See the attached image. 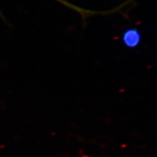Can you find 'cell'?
Returning a JSON list of instances; mask_svg holds the SVG:
<instances>
[{"label":"cell","instance_id":"1","mask_svg":"<svg viewBox=\"0 0 157 157\" xmlns=\"http://www.w3.org/2000/svg\"><path fill=\"white\" fill-rule=\"evenodd\" d=\"M141 41V34L136 28H128L122 33V42L128 48H134L138 46Z\"/></svg>","mask_w":157,"mask_h":157},{"label":"cell","instance_id":"2","mask_svg":"<svg viewBox=\"0 0 157 157\" xmlns=\"http://www.w3.org/2000/svg\"><path fill=\"white\" fill-rule=\"evenodd\" d=\"M55 1L62 4L63 6H64L65 7L70 9L71 10H73V11H75V12L78 13L81 16V17L82 18L83 20H85L86 18L90 16V14H91L90 10H86V9L78 7L77 6H75V5L70 3L69 2L66 1V0H55Z\"/></svg>","mask_w":157,"mask_h":157}]
</instances>
